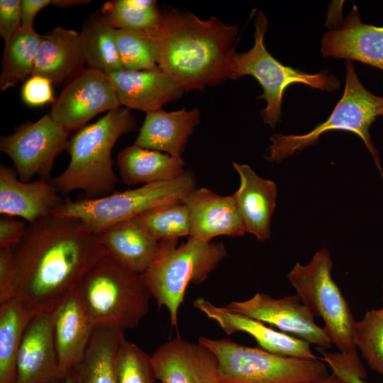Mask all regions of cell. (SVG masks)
<instances>
[{
  "label": "cell",
  "mask_w": 383,
  "mask_h": 383,
  "mask_svg": "<svg viewBox=\"0 0 383 383\" xmlns=\"http://www.w3.org/2000/svg\"><path fill=\"white\" fill-rule=\"evenodd\" d=\"M106 255L79 219L54 214L41 218L27 226L13 248L18 296L32 311L55 309Z\"/></svg>",
  "instance_id": "6da1fadb"
},
{
  "label": "cell",
  "mask_w": 383,
  "mask_h": 383,
  "mask_svg": "<svg viewBox=\"0 0 383 383\" xmlns=\"http://www.w3.org/2000/svg\"><path fill=\"white\" fill-rule=\"evenodd\" d=\"M148 32L156 44L159 68L184 91H204L230 79L238 26L172 9L162 12L158 26Z\"/></svg>",
  "instance_id": "7a4b0ae2"
},
{
  "label": "cell",
  "mask_w": 383,
  "mask_h": 383,
  "mask_svg": "<svg viewBox=\"0 0 383 383\" xmlns=\"http://www.w3.org/2000/svg\"><path fill=\"white\" fill-rule=\"evenodd\" d=\"M136 121L127 108L111 110L94 123L82 128L69 140L70 162L50 182L57 192L84 191L87 199L111 194L118 184L111 157L118 138L131 132Z\"/></svg>",
  "instance_id": "3957f363"
},
{
  "label": "cell",
  "mask_w": 383,
  "mask_h": 383,
  "mask_svg": "<svg viewBox=\"0 0 383 383\" xmlns=\"http://www.w3.org/2000/svg\"><path fill=\"white\" fill-rule=\"evenodd\" d=\"M95 327L125 331L136 328L149 310L152 297L142 274L106 255L86 274L77 288Z\"/></svg>",
  "instance_id": "277c9868"
},
{
  "label": "cell",
  "mask_w": 383,
  "mask_h": 383,
  "mask_svg": "<svg viewBox=\"0 0 383 383\" xmlns=\"http://www.w3.org/2000/svg\"><path fill=\"white\" fill-rule=\"evenodd\" d=\"M178 239L159 242L157 255L142 274L159 307H165L171 324L177 326L178 311L189 284H202L227 256L223 243L189 236L177 246Z\"/></svg>",
  "instance_id": "5b68a950"
},
{
  "label": "cell",
  "mask_w": 383,
  "mask_h": 383,
  "mask_svg": "<svg viewBox=\"0 0 383 383\" xmlns=\"http://www.w3.org/2000/svg\"><path fill=\"white\" fill-rule=\"evenodd\" d=\"M345 85L341 99L328 119L311 131L302 135L274 134L265 155L269 162H279L298 151L317 143L327 131H345L358 135L374 158L383 177L378 152L373 145L370 127L377 117L383 116V96L368 91L360 81L351 60L345 62Z\"/></svg>",
  "instance_id": "8992f818"
},
{
  "label": "cell",
  "mask_w": 383,
  "mask_h": 383,
  "mask_svg": "<svg viewBox=\"0 0 383 383\" xmlns=\"http://www.w3.org/2000/svg\"><path fill=\"white\" fill-rule=\"evenodd\" d=\"M216 357L219 381L226 383H310L331 374L321 359L282 356L230 339L201 336Z\"/></svg>",
  "instance_id": "52a82bcc"
},
{
  "label": "cell",
  "mask_w": 383,
  "mask_h": 383,
  "mask_svg": "<svg viewBox=\"0 0 383 383\" xmlns=\"http://www.w3.org/2000/svg\"><path fill=\"white\" fill-rule=\"evenodd\" d=\"M195 187L194 173L186 171L171 180L146 184L101 198L65 199L52 214L78 218L92 233H96L156 206L182 201Z\"/></svg>",
  "instance_id": "ba28073f"
},
{
  "label": "cell",
  "mask_w": 383,
  "mask_h": 383,
  "mask_svg": "<svg viewBox=\"0 0 383 383\" xmlns=\"http://www.w3.org/2000/svg\"><path fill=\"white\" fill-rule=\"evenodd\" d=\"M255 26L254 45L247 52H237L230 79L235 80L250 75L258 81L263 93L257 98L267 103L261 111L265 124L274 128L280 121L284 93L292 84H303L327 91L340 87V82L328 71L309 74L284 65L275 59L265 45L268 20L263 12H258Z\"/></svg>",
  "instance_id": "9c48e42d"
},
{
  "label": "cell",
  "mask_w": 383,
  "mask_h": 383,
  "mask_svg": "<svg viewBox=\"0 0 383 383\" xmlns=\"http://www.w3.org/2000/svg\"><path fill=\"white\" fill-rule=\"evenodd\" d=\"M333 262L327 248L315 253L306 265L296 262L287 274L296 294L313 316L321 318L323 329L339 352L357 350L356 321L340 288L331 276Z\"/></svg>",
  "instance_id": "30bf717a"
},
{
  "label": "cell",
  "mask_w": 383,
  "mask_h": 383,
  "mask_svg": "<svg viewBox=\"0 0 383 383\" xmlns=\"http://www.w3.org/2000/svg\"><path fill=\"white\" fill-rule=\"evenodd\" d=\"M69 134L48 113L1 135L0 151L11 159L21 182H30L35 176L50 180L56 157L67 149Z\"/></svg>",
  "instance_id": "8fae6325"
},
{
  "label": "cell",
  "mask_w": 383,
  "mask_h": 383,
  "mask_svg": "<svg viewBox=\"0 0 383 383\" xmlns=\"http://www.w3.org/2000/svg\"><path fill=\"white\" fill-rule=\"evenodd\" d=\"M118 107L116 92L106 74L86 67L65 84L49 113L70 133L87 126L96 115Z\"/></svg>",
  "instance_id": "7c38bea8"
},
{
  "label": "cell",
  "mask_w": 383,
  "mask_h": 383,
  "mask_svg": "<svg viewBox=\"0 0 383 383\" xmlns=\"http://www.w3.org/2000/svg\"><path fill=\"white\" fill-rule=\"evenodd\" d=\"M226 310L274 326L284 333L315 345L320 350H328L332 343L323 328L296 295L273 298L257 293L251 298L232 301L223 306Z\"/></svg>",
  "instance_id": "4fadbf2b"
},
{
  "label": "cell",
  "mask_w": 383,
  "mask_h": 383,
  "mask_svg": "<svg viewBox=\"0 0 383 383\" xmlns=\"http://www.w3.org/2000/svg\"><path fill=\"white\" fill-rule=\"evenodd\" d=\"M55 309L36 311L23 333L16 357V383H57L53 321Z\"/></svg>",
  "instance_id": "5bb4252c"
},
{
  "label": "cell",
  "mask_w": 383,
  "mask_h": 383,
  "mask_svg": "<svg viewBox=\"0 0 383 383\" xmlns=\"http://www.w3.org/2000/svg\"><path fill=\"white\" fill-rule=\"evenodd\" d=\"M160 383H217L218 361L206 346L180 338L160 345L151 356Z\"/></svg>",
  "instance_id": "9a60e30c"
},
{
  "label": "cell",
  "mask_w": 383,
  "mask_h": 383,
  "mask_svg": "<svg viewBox=\"0 0 383 383\" xmlns=\"http://www.w3.org/2000/svg\"><path fill=\"white\" fill-rule=\"evenodd\" d=\"M190 213V236L211 241L220 235L243 236L245 227L233 195L222 196L201 187L182 199Z\"/></svg>",
  "instance_id": "2e32d148"
},
{
  "label": "cell",
  "mask_w": 383,
  "mask_h": 383,
  "mask_svg": "<svg viewBox=\"0 0 383 383\" xmlns=\"http://www.w3.org/2000/svg\"><path fill=\"white\" fill-rule=\"evenodd\" d=\"M95 328L77 289L57 306L53 333L60 381L80 362Z\"/></svg>",
  "instance_id": "e0dca14e"
},
{
  "label": "cell",
  "mask_w": 383,
  "mask_h": 383,
  "mask_svg": "<svg viewBox=\"0 0 383 383\" xmlns=\"http://www.w3.org/2000/svg\"><path fill=\"white\" fill-rule=\"evenodd\" d=\"M194 306L216 322L227 335L244 332L250 335L261 348L282 356L301 359L318 358L311 344L290 334L277 331L254 318L235 313L217 306L204 298L193 302Z\"/></svg>",
  "instance_id": "ac0fdd59"
},
{
  "label": "cell",
  "mask_w": 383,
  "mask_h": 383,
  "mask_svg": "<svg viewBox=\"0 0 383 383\" xmlns=\"http://www.w3.org/2000/svg\"><path fill=\"white\" fill-rule=\"evenodd\" d=\"M321 52L325 57L357 60L383 72V26L362 22L353 6L339 28L324 34Z\"/></svg>",
  "instance_id": "d6986e66"
},
{
  "label": "cell",
  "mask_w": 383,
  "mask_h": 383,
  "mask_svg": "<svg viewBox=\"0 0 383 383\" xmlns=\"http://www.w3.org/2000/svg\"><path fill=\"white\" fill-rule=\"evenodd\" d=\"M106 76L121 106L145 113L162 109L166 104L181 98L184 91L159 67L140 71L123 70Z\"/></svg>",
  "instance_id": "ffe728a7"
},
{
  "label": "cell",
  "mask_w": 383,
  "mask_h": 383,
  "mask_svg": "<svg viewBox=\"0 0 383 383\" xmlns=\"http://www.w3.org/2000/svg\"><path fill=\"white\" fill-rule=\"evenodd\" d=\"M63 201L50 180L23 182L14 168L1 164V215L18 216L31 223L52 215Z\"/></svg>",
  "instance_id": "44dd1931"
},
{
  "label": "cell",
  "mask_w": 383,
  "mask_h": 383,
  "mask_svg": "<svg viewBox=\"0 0 383 383\" xmlns=\"http://www.w3.org/2000/svg\"><path fill=\"white\" fill-rule=\"evenodd\" d=\"M240 177V186L233 194L243 221L246 232L260 241L267 240L271 233V219L276 207V184L262 178L247 164L233 162Z\"/></svg>",
  "instance_id": "7402d4cb"
},
{
  "label": "cell",
  "mask_w": 383,
  "mask_h": 383,
  "mask_svg": "<svg viewBox=\"0 0 383 383\" xmlns=\"http://www.w3.org/2000/svg\"><path fill=\"white\" fill-rule=\"evenodd\" d=\"M200 123V112L195 108L165 111L160 109L146 113L134 144L152 150L182 157L189 138Z\"/></svg>",
  "instance_id": "603a6c76"
},
{
  "label": "cell",
  "mask_w": 383,
  "mask_h": 383,
  "mask_svg": "<svg viewBox=\"0 0 383 383\" xmlns=\"http://www.w3.org/2000/svg\"><path fill=\"white\" fill-rule=\"evenodd\" d=\"M79 33L57 27L42 35L31 76H40L52 84H67L85 68Z\"/></svg>",
  "instance_id": "cb8c5ba5"
},
{
  "label": "cell",
  "mask_w": 383,
  "mask_h": 383,
  "mask_svg": "<svg viewBox=\"0 0 383 383\" xmlns=\"http://www.w3.org/2000/svg\"><path fill=\"white\" fill-rule=\"evenodd\" d=\"M108 255L126 268L143 274L153 262L159 242L135 218L95 233Z\"/></svg>",
  "instance_id": "d4e9b609"
},
{
  "label": "cell",
  "mask_w": 383,
  "mask_h": 383,
  "mask_svg": "<svg viewBox=\"0 0 383 383\" xmlns=\"http://www.w3.org/2000/svg\"><path fill=\"white\" fill-rule=\"evenodd\" d=\"M116 163L122 182L128 186L168 181L186 172L185 162L182 157L135 144L118 152Z\"/></svg>",
  "instance_id": "484cf974"
},
{
  "label": "cell",
  "mask_w": 383,
  "mask_h": 383,
  "mask_svg": "<svg viewBox=\"0 0 383 383\" xmlns=\"http://www.w3.org/2000/svg\"><path fill=\"white\" fill-rule=\"evenodd\" d=\"M124 331L96 327L85 353L74 370L77 383H116L115 363Z\"/></svg>",
  "instance_id": "4316f807"
},
{
  "label": "cell",
  "mask_w": 383,
  "mask_h": 383,
  "mask_svg": "<svg viewBox=\"0 0 383 383\" xmlns=\"http://www.w3.org/2000/svg\"><path fill=\"white\" fill-rule=\"evenodd\" d=\"M115 28L101 13L91 16L79 33L81 50L88 67L106 74L123 70L116 40Z\"/></svg>",
  "instance_id": "83f0119b"
},
{
  "label": "cell",
  "mask_w": 383,
  "mask_h": 383,
  "mask_svg": "<svg viewBox=\"0 0 383 383\" xmlns=\"http://www.w3.org/2000/svg\"><path fill=\"white\" fill-rule=\"evenodd\" d=\"M34 312L18 296L0 304V383H16L18 351Z\"/></svg>",
  "instance_id": "f1b7e54d"
},
{
  "label": "cell",
  "mask_w": 383,
  "mask_h": 383,
  "mask_svg": "<svg viewBox=\"0 0 383 383\" xmlns=\"http://www.w3.org/2000/svg\"><path fill=\"white\" fill-rule=\"evenodd\" d=\"M42 35L21 27L5 43L1 65L0 89L6 91L31 76Z\"/></svg>",
  "instance_id": "f546056e"
},
{
  "label": "cell",
  "mask_w": 383,
  "mask_h": 383,
  "mask_svg": "<svg viewBox=\"0 0 383 383\" xmlns=\"http://www.w3.org/2000/svg\"><path fill=\"white\" fill-rule=\"evenodd\" d=\"M101 13L115 29L148 32L155 29L162 11L154 0H113L105 3Z\"/></svg>",
  "instance_id": "4dcf8cb0"
},
{
  "label": "cell",
  "mask_w": 383,
  "mask_h": 383,
  "mask_svg": "<svg viewBox=\"0 0 383 383\" xmlns=\"http://www.w3.org/2000/svg\"><path fill=\"white\" fill-rule=\"evenodd\" d=\"M158 241L190 236V213L182 201L160 205L136 217Z\"/></svg>",
  "instance_id": "1f68e13d"
},
{
  "label": "cell",
  "mask_w": 383,
  "mask_h": 383,
  "mask_svg": "<svg viewBox=\"0 0 383 383\" xmlns=\"http://www.w3.org/2000/svg\"><path fill=\"white\" fill-rule=\"evenodd\" d=\"M114 35L123 70L140 71L159 67L156 44L148 31L115 29Z\"/></svg>",
  "instance_id": "d6a6232c"
},
{
  "label": "cell",
  "mask_w": 383,
  "mask_h": 383,
  "mask_svg": "<svg viewBox=\"0 0 383 383\" xmlns=\"http://www.w3.org/2000/svg\"><path fill=\"white\" fill-rule=\"evenodd\" d=\"M354 342L370 368L383 375V306L356 321Z\"/></svg>",
  "instance_id": "836d02e7"
},
{
  "label": "cell",
  "mask_w": 383,
  "mask_h": 383,
  "mask_svg": "<svg viewBox=\"0 0 383 383\" xmlns=\"http://www.w3.org/2000/svg\"><path fill=\"white\" fill-rule=\"evenodd\" d=\"M115 372L116 383H156L157 380L151 356L124 335L119 342Z\"/></svg>",
  "instance_id": "e575fe53"
},
{
  "label": "cell",
  "mask_w": 383,
  "mask_h": 383,
  "mask_svg": "<svg viewBox=\"0 0 383 383\" xmlns=\"http://www.w3.org/2000/svg\"><path fill=\"white\" fill-rule=\"evenodd\" d=\"M19 281L13 249H0V304L18 294Z\"/></svg>",
  "instance_id": "d590c367"
},
{
  "label": "cell",
  "mask_w": 383,
  "mask_h": 383,
  "mask_svg": "<svg viewBox=\"0 0 383 383\" xmlns=\"http://www.w3.org/2000/svg\"><path fill=\"white\" fill-rule=\"evenodd\" d=\"M52 83L48 79L40 76H30L24 82L21 89L23 101L30 106H42L53 103Z\"/></svg>",
  "instance_id": "8d00e7d4"
},
{
  "label": "cell",
  "mask_w": 383,
  "mask_h": 383,
  "mask_svg": "<svg viewBox=\"0 0 383 383\" xmlns=\"http://www.w3.org/2000/svg\"><path fill=\"white\" fill-rule=\"evenodd\" d=\"M21 4L22 0L0 1V35L4 43L21 27Z\"/></svg>",
  "instance_id": "74e56055"
},
{
  "label": "cell",
  "mask_w": 383,
  "mask_h": 383,
  "mask_svg": "<svg viewBox=\"0 0 383 383\" xmlns=\"http://www.w3.org/2000/svg\"><path fill=\"white\" fill-rule=\"evenodd\" d=\"M27 226L13 216L0 217V249H13L21 240Z\"/></svg>",
  "instance_id": "f35d334b"
},
{
  "label": "cell",
  "mask_w": 383,
  "mask_h": 383,
  "mask_svg": "<svg viewBox=\"0 0 383 383\" xmlns=\"http://www.w3.org/2000/svg\"><path fill=\"white\" fill-rule=\"evenodd\" d=\"M53 4L54 0H22L21 28H33V21L38 13L44 7Z\"/></svg>",
  "instance_id": "ab89813d"
},
{
  "label": "cell",
  "mask_w": 383,
  "mask_h": 383,
  "mask_svg": "<svg viewBox=\"0 0 383 383\" xmlns=\"http://www.w3.org/2000/svg\"><path fill=\"white\" fill-rule=\"evenodd\" d=\"M337 376L345 383H367L358 372L350 368L340 370Z\"/></svg>",
  "instance_id": "60d3db41"
},
{
  "label": "cell",
  "mask_w": 383,
  "mask_h": 383,
  "mask_svg": "<svg viewBox=\"0 0 383 383\" xmlns=\"http://www.w3.org/2000/svg\"><path fill=\"white\" fill-rule=\"evenodd\" d=\"M310 383H345L343 380L337 377L336 376L331 374L323 379H321L320 380H317L315 382H312Z\"/></svg>",
  "instance_id": "b9f144b4"
},
{
  "label": "cell",
  "mask_w": 383,
  "mask_h": 383,
  "mask_svg": "<svg viewBox=\"0 0 383 383\" xmlns=\"http://www.w3.org/2000/svg\"><path fill=\"white\" fill-rule=\"evenodd\" d=\"M62 383H77L74 372L72 371L71 373L67 374L63 379Z\"/></svg>",
  "instance_id": "7bdbcfd3"
},
{
  "label": "cell",
  "mask_w": 383,
  "mask_h": 383,
  "mask_svg": "<svg viewBox=\"0 0 383 383\" xmlns=\"http://www.w3.org/2000/svg\"><path fill=\"white\" fill-rule=\"evenodd\" d=\"M382 302H383V284H382Z\"/></svg>",
  "instance_id": "ee69618b"
},
{
  "label": "cell",
  "mask_w": 383,
  "mask_h": 383,
  "mask_svg": "<svg viewBox=\"0 0 383 383\" xmlns=\"http://www.w3.org/2000/svg\"><path fill=\"white\" fill-rule=\"evenodd\" d=\"M217 383H226V382H220V381H219V382H217Z\"/></svg>",
  "instance_id": "f6af8a7d"
}]
</instances>
